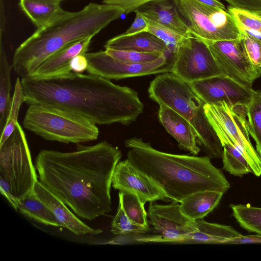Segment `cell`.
Segmentation results:
<instances>
[{"instance_id":"9","label":"cell","mask_w":261,"mask_h":261,"mask_svg":"<svg viewBox=\"0 0 261 261\" xmlns=\"http://www.w3.org/2000/svg\"><path fill=\"white\" fill-rule=\"evenodd\" d=\"M172 57L170 72L188 83L224 74L207 44L194 36L186 38Z\"/></svg>"},{"instance_id":"30","label":"cell","mask_w":261,"mask_h":261,"mask_svg":"<svg viewBox=\"0 0 261 261\" xmlns=\"http://www.w3.org/2000/svg\"><path fill=\"white\" fill-rule=\"evenodd\" d=\"M24 102L21 80L17 79L14 93L11 98L8 115L2 133L1 134L0 146L11 136L17 123L19 111L22 103Z\"/></svg>"},{"instance_id":"19","label":"cell","mask_w":261,"mask_h":261,"mask_svg":"<svg viewBox=\"0 0 261 261\" xmlns=\"http://www.w3.org/2000/svg\"><path fill=\"white\" fill-rule=\"evenodd\" d=\"M137 10L151 21L186 37L193 36L180 15L174 0H153L141 6Z\"/></svg>"},{"instance_id":"39","label":"cell","mask_w":261,"mask_h":261,"mask_svg":"<svg viewBox=\"0 0 261 261\" xmlns=\"http://www.w3.org/2000/svg\"><path fill=\"white\" fill-rule=\"evenodd\" d=\"M136 17L133 23L126 31L124 34H132L145 31L147 28L148 23L146 18L138 11H135Z\"/></svg>"},{"instance_id":"43","label":"cell","mask_w":261,"mask_h":261,"mask_svg":"<svg viewBox=\"0 0 261 261\" xmlns=\"http://www.w3.org/2000/svg\"><path fill=\"white\" fill-rule=\"evenodd\" d=\"M61 1H65V0H60Z\"/></svg>"},{"instance_id":"25","label":"cell","mask_w":261,"mask_h":261,"mask_svg":"<svg viewBox=\"0 0 261 261\" xmlns=\"http://www.w3.org/2000/svg\"><path fill=\"white\" fill-rule=\"evenodd\" d=\"M18 211L39 223L46 225L61 227L52 211L39 199L34 190L19 201Z\"/></svg>"},{"instance_id":"33","label":"cell","mask_w":261,"mask_h":261,"mask_svg":"<svg viewBox=\"0 0 261 261\" xmlns=\"http://www.w3.org/2000/svg\"><path fill=\"white\" fill-rule=\"evenodd\" d=\"M106 52L114 59L122 62L143 64L154 61L165 54L142 53L132 50L107 48ZM168 56V55H167Z\"/></svg>"},{"instance_id":"23","label":"cell","mask_w":261,"mask_h":261,"mask_svg":"<svg viewBox=\"0 0 261 261\" xmlns=\"http://www.w3.org/2000/svg\"><path fill=\"white\" fill-rule=\"evenodd\" d=\"M223 194L216 191H204L193 193L180 202V211L191 220L203 219L218 205Z\"/></svg>"},{"instance_id":"4","label":"cell","mask_w":261,"mask_h":261,"mask_svg":"<svg viewBox=\"0 0 261 261\" xmlns=\"http://www.w3.org/2000/svg\"><path fill=\"white\" fill-rule=\"evenodd\" d=\"M124 14L119 6L90 3L77 12L65 11L38 28L15 50L12 68L21 77L31 76L49 56L73 42L97 34Z\"/></svg>"},{"instance_id":"29","label":"cell","mask_w":261,"mask_h":261,"mask_svg":"<svg viewBox=\"0 0 261 261\" xmlns=\"http://www.w3.org/2000/svg\"><path fill=\"white\" fill-rule=\"evenodd\" d=\"M119 200L129 219L134 224L150 228L147 213L143 204L135 194L128 192H119Z\"/></svg>"},{"instance_id":"21","label":"cell","mask_w":261,"mask_h":261,"mask_svg":"<svg viewBox=\"0 0 261 261\" xmlns=\"http://www.w3.org/2000/svg\"><path fill=\"white\" fill-rule=\"evenodd\" d=\"M197 230L189 234L179 244H222L242 234L229 225L211 223L203 218L195 220Z\"/></svg>"},{"instance_id":"8","label":"cell","mask_w":261,"mask_h":261,"mask_svg":"<svg viewBox=\"0 0 261 261\" xmlns=\"http://www.w3.org/2000/svg\"><path fill=\"white\" fill-rule=\"evenodd\" d=\"M192 34L207 41L241 37L240 30L226 9L203 4L196 0H174Z\"/></svg>"},{"instance_id":"16","label":"cell","mask_w":261,"mask_h":261,"mask_svg":"<svg viewBox=\"0 0 261 261\" xmlns=\"http://www.w3.org/2000/svg\"><path fill=\"white\" fill-rule=\"evenodd\" d=\"M92 38H86L73 42L56 52L47 58L30 77L58 76L72 72L71 61L76 56L87 53Z\"/></svg>"},{"instance_id":"7","label":"cell","mask_w":261,"mask_h":261,"mask_svg":"<svg viewBox=\"0 0 261 261\" xmlns=\"http://www.w3.org/2000/svg\"><path fill=\"white\" fill-rule=\"evenodd\" d=\"M0 172L7 178L13 195L19 202L34 190L38 181L25 135L18 122L0 146Z\"/></svg>"},{"instance_id":"17","label":"cell","mask_w":261,"mask_h":261,"mask_svg":"<svg viewBox=\"0 0 261 261\" xmlns=\"http://www.w3.org/2000/svg\"><path fill=\"white\" fill-rule=\"evenodd\" d=\"M34 190L39 199L52 211L61 227L77 235L98 234L102 231V229L92 228L82 222L40 181H37Z\"/></svg>"},{"instance_id":"18","label":"cell","mask_w":261,"mask_h":261,"mask_svg":"<svg viewBox=\"0 0 261 261\" xmlns=\"http://www.w3.org/2000/svg\"><path fill=\"white\" fill-rule=\"evenodd\" d=\"M159 106V119L163 126L176 139L180 148L197 155L200 148L197 144V134L191 124L171 108Z\"/></svg>"},{"instance_id":"15","label":"cell","mask_w":261,"mask_h":261,"mask_svg":"<svg viewBox=\"0 0 261 261\" xmlns=\"http://www.w3.org/2000/svg\"><path fill=\"white\" fill-rule=\"evenodd\" d=\"M113 187L119 191L136 194L141 201H171L163 191L144 173L126 159L116 165L112 177Z\"/></svg>"},{"instance_id":"27","label":"cell","mask_w":261,"mask_h":261,"mask_svg":"<svg viewBox=\"0 0 261 261\" xmlns=\"http://www.w3.org/2000/svg\"><path fill=\"white\" fill-rule=\"evenodd\" d=\"M249 134L253 138L256 150L261 156V90L253 89L246 109Z\"/></svg>"},{"instance_id":"13","label":"cell","mask_w":261,"mask_h":261,"mask_svg":"<svg viewBox=\"0 0 261 261\" xmlns=\"http://www.w3.org/2000/svg\"><path fill=\"white\" fill-rule=\"evenodd\" d=\"M85 55L88 61L87 72L109 80L170 72L173 64L172 55L170 57L163 55L154 61L143 64L119 61L105 50L87 53Z\"/></svg>"},{"instance_id":"34","label":"cell","mask_w":261,"mask_h":261,"mask_svg":"<svg viewBox=\"0 0 261 261\" xmlns=\"http://www.w3.org/2000/svg\"><path fill=\"white\" fill-rule=\"evenodd\" d=\"M228 12L237 24L245 29L261 32V16L229 6Z\"/></svg>"},{"instance_id":"24","label":"cell","mask_w":261,"mask_h":261,"mask_svg":"<svg viewBox=\"0 0 261 261\" xmlns=\"http://www.w3.org/2000/svg\"><path fill=\"white\" fill-rule=\"evenodd\" d=\"M60 0H19V6L37 28L51 22L66 11Z\"/></svg>"},{"instance_id":"26","label":"cell","mask_w":261,"mask_h":261,"mask_svg":"<svg viewBox=\"0 0 261 261\" xmlns=\"http://www.w3.org/2000/svg\"><path fill=\"white\" fill-rule=\"evenodd\" d=\"M0 36V133H2L8 115L11 98L10 72L12 66L9 63Z\"/></svg>"},{"instance_id":"20","label":"cell","mask_w":261,"mask_h":261,"mask_svg":"<svg viewBox=\"0 0 261 261\" xmlns=\"http://www.w3.org/2000/svg\"><path fill=\"white\" fill-rule=\"evenodd\" d=\"M105 49L132 50L142 53L172 54L168 46L156 36L147 31L122 34L108 40Z\"/></svg>"},{"instance_id":"5","label":"cell","mask_w":261,"mask_h":261,"mask_svg":"<svg viewBox=\"0 0 261 261\" xmlns=\"http://www.w3.org/2000/svg\"><path fill=\"white\" fill-rule=\"evenodd\" d=\"M148 91L153 100L173 110L191 124L197 135V144L206 156L210 159L222 158L223 146L206 117L204 103L189 83L168 72L156 76Z\"/></svg>"},{"instance_id":"35","label":"cell","mask_w":261,"mask_h":261,"mask_svg":"<svg viewBox=\"0 0 261 261\" xmlns=\"http://www.w3.org/2000/svg\"><path fill=\"white\" fill-rule=\"evenodd\" d=\"M240 32L249 58L254 65L261 67V42L242 31Z\"/></svg>"},{"instance_id":"40","label":"cell","mask_w":261,"mask_h":261,"mask_svg":"<svg viewBox=\"0 0 261 261\" xmlns=\"http://www.w3.org/2000/svg\"><path fill=\"white\" fill-rule=\"evenodd\" d=\"M244 244H261V234L247 235L231 239L226 241L223 245H234Z\"/></svg>"},{"instance_id":"14","label":"cell","mask_w":261,"mask_h":261,"mask_svg":"<svg viewBox=\"0 0 261 261\" xmlns=\"http://www.w3.org/2000/svg\"><path fill=\"white\" fill-rule=\"evenodd\" d=\"M204 104L225 102L237 111L246 114L253 89L222 74L189 83Z\"/></svg>"},{"instance_id":"11","label":"cell","mask_w":261,"mask_h":261,"mask_svg":"<svg viewBox=\"0 0 261 261\" xmlns=\"http://www.w3.org/2000/svg\"><path fill=\"white\" fill-rule=\"evenodd\" d=\"M207 117L218 122L231 142L247 160L256 176L261 175V156L252 145L248 128L246 115L238 111L224 101L214 105L204 104Z\"/></svg>"},{"instance_id":"41","label":"cell","mask_w":261,"mask_h":261,"mask_svg":"<svg viewBox=\"0 0 261 261\" xmlns=\"http://www.w3.org/2000/svg\"><path fill=\"white\" fill-rule=\"evenodd\" d=\"M72 71L82 73L87 70L88 61L84 55H80L74 57L70 62Z\"/></svg>"},{"instance_id":"12","label":"cell","mask_w":261,"mask_h":261,"mask_svg":"<svg viewBox=\"0 0 261 261\" xmlns=\"http://www.w3.org/2000/svg\"><path fill=\"white\" fill-rule=\"evenodd\" d=\"M203 40L224 75L249 88L261 76V67L254 65L249 58L241 36L231 40Z\"/></svg>"},{"instance_id":"3","label":"cell","mask_w":261,"mask_h":261,"mask_svg":"<svg viewBox=\"0 0 261 261\" xmlns=\"http://www.w3.org/2000/svg\"><path fill=\"white\" fill-rule=\"evenodd\" d=\"M127 159L163 191L171 200L180 202L200 191L226 192L230 184L207 156L175 154L153 148L141 138L125 141Z\"/></svg>"},{"instance_id":"31","label":"cell","mask_w":261,"mask_h":261,"mask_svg":"<svg viewBox=\"0 0 261 261\" xmlns=\"http://www.w3.org/2000/svg\"><path fill=\"white\" fill-rule=\"evenodd\" d=\"M111 231L113 234H142L150 231L148 228L133 223L125 214L120 201L117 213L112 223Z\"/></svg>"},{"instance_id":"36","label":"cell","mask_w":261,"mask_h":261,"mask_svg":"<svg viewBox=\"0 0 261 261\" xmlns=\"http://www.w3.org/2000/svg\"><path fill=\"white\" fill-rule=\"evenodd\" d=\"M153 0H102V3L120 7L124 14L135 12L141 6Z\"/></svg>"},{"instance_id":"28","label":"cell","mask_w":261,"mask_h":261,"mask_svg":"<svg viewBox=\"0 0 261 261\" xmlns=\"http://www.w3.org/2000/svg\"><path fill=\"white\" fill-rule=\"evenodd\" d=\"M232 215L244 229L261 234V207L249 204H230Z\"/></svg>"},{"instance_id":"32","label":"cell","mask_w":261,"mask_h":261,"mask_svg":"<svg viewBox=\"0 0 261 261\" xmlns=\"http://www.w3.org/2000/svg\"><path fill=\"white\" fill-rule=\"evenodd\" d=\"M146 19L148 25L145 31L151 33L162 40L168 46L172 54L188 37L168 27Z\"/></svg>"},{"instance_id":"1","label":"cell","mask_w":261,"mask_h":261,"mask_svg":"<svg viewBox=\"0 0 261 261\" xmlns=\"http://www.w3.org/2000/svg\"><path fill=\"white\" fill-rule=\"evenodd\" d=\"M121 151L107 141L75 150L42 149L35 159L41 183L77 216L92 221L112 211L111 188Z\"/></svg>"},{"instance_id":"10","label":"cell","mask_w":261,"mask_h":261,"mask_svg":"<svg viewBox=\"0 0 261 261\" xmlns=\"http://www.w3.org/2000/svg\"><path fill=\"white\" fill-rule=\"evenodd\" d=\"M147 213L152 234L138 238V242L179 244L197 230L195 221L182 214L180 203L176 201H171L168 204L149 202Z\"/></svg>"},{"instance_id":"6","label":"cell","mask_w":261,"mask_h":261,"mask_svg":"<svg viewBox=\"0 0 261 261\" xmlns=\"http://www.w3.org/2000/svg\"><path fill=\"white\" fill-rule=\"evenodd\" d=\"M23 126L43 139L65 143H85L97 139L96 124L72 111L44 105H30Z\"/></svg>"},{"instance_id":"22","label":"cell","mask_w":261,"mask_h":261,"mask_svg":"<svg viewBox=\"0 0 261 261\" xmlns=\"http://www.w3.org/2000/svg\"><path fill=\"white\" fill-rule=\"evenodd\" d=\"M207 118L223 146V169L234 176L239 177H242L249 173H252V170L249 163L231 142L221 125L214 119L207 117Z\"/></svg>"},{"instance_id":"38","label":"cell","mask_w":261,"mask_h":261,"mask_svg":"<svg viewBox=\"0 0 261 261\" xmlns=\"http://www.w3.org/2000/svg\"><path fill=\"white\" fill-rule=\"evenodd\" d=\"M0 190L11 206L15 210L18 211L19 201L13 195L10 182L2 172H0Z\"/></svg>"},{"instance_id":"2","label":"cell","mask_w":261,"mask_h":261,"mask_svg":"<svg viewBox=\"0 0 261 261\" xmlns=\"http://www.w3.org/2000/svg\"><path fill=\"white\" fill-rule=\"evenodd\" d=\"M24 102L75 113L99 125L129 124L143 112L137 92L99 75L71 72L58 76L22 77Z\"/></svg>"},{"instance_id":"42","label":"cell","mask_w":261,"mask_h":261,"mask_svg":"<svg viewBox=\"0 0 261 261\" xmlns=\"http://www.w3.org/2000/svg\"><path fill=\"white\" fill-rule=\"evenodd\" d=\"M203 4L225 9V6L218 0H196Z\"/></svg>"},{"instance_id":"37","label":"cell","mask_w":261,"mask_h":261,"mask_svg":"<svg viewBox=\"0 0 261 261\" xmlns=\"http://www.w3.org/2000/svg\"><path fill=\"white\" fill-rule=\"evenodd\" d=\"M234 8L261 16V0H225Z\"/></svg>"}]
</instances>
